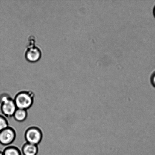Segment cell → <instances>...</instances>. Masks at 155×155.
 I'll return each mask as SVG.
<instances>
[{"instance_id": "obj_12", "label": "cell", "mask_w": 155, "mask_h": 155, "mask_svg": "<svg viewBox=\"0 0 155 155\" xmlns=\"http://www.w3.org/2000/svg\"><path fill=\"white\" fill-rule=\"evenodd\" d=\"M154 16L155 17V7H154Z\"/></svg>"}, {"instance_id": "obj_2", "label": "cell", "mask_w": 155, "mask_h": 155, "mask_svg": "<svg viewBox=\"0 0 155 155\" xmlns=\"http://www.w3.org/2000/svg\"><path fill=\"white\" fill-rule=\"evenodd\" d=\"M34 94L31 91H22L18 93L14 100L18 109L27 110L34 102Z\"/></svg>"}, {"instance_id": "obj_4", "label": "cell", "mask_w": 155, "mask_h": 155, "mask_svg": "<svg viewBox=\"0 0 155 155\" xmlns=\"http://www.w3.org/2000/svg\"><path fill=\"white\" fill-rule=\"evenodd\" d=\"M24 137L26 142L38 145L43 137V134L39 127L35 126L29 127L25 131Z\"/></svg>"}, {"instance_id": "obj_3", "label": "cell", "mask_w": 155, "mask_h": 155, "mask_svg": "<svg viewBox=\"0 0 155 155\" xmlns=\"http://www.w3.org/2000/svg\"><path fill=\"white\" fill-rule=\"evenodd\" d=\"M1 110L2 113L6 118L12 117L17 109L14 99H12L5 92L0 98Z\"/></svg>"}, {"instance_id": "obj_11", "label": "cell", "mask_w": 155, "mask_h": 155, "mask_svg": "<svg viewBox=\"0 0 155 155\" xmlns=\"http://www.w3.org/2000/svg\"><path fill=\"white\" fill-rule=\"evenodd\" d=\"M0 155H4L2 151H0Z\"/></svg>"}, {"instance_id": "obj_7", "label": "cell", "mask_w": 155, "mask_h": 155, "mask_svg": "<svg viewBox=\"0 0 155 155\" xmlns=\"http://www.w3.org/2000/svg\"><path fill=\"white\" fill-rule=\"evenodd\" d=\"M27 110L17 108L14 114L13 117L15 120L18 122H22L27 119Z\"/></svg>"}, {"instance_id": "obj_6", "label": "cell", "mask_w": 155, "mask_h": 155, "mask_svg": "<svg viewBox=\"0 0 155 155\" xmlns=\"http://www.w3.org/2000/svg\"><path fill=\"white\" fill-rule=\"evenodd\" d=\"M38 152V145L27 142L23 145L21 149V153L23 155H37Z\"/></svg>"}, {"instance_id": "obj_10", "label": "cell", "mask_w": 155, "mask_h": 155, "mask_svg": "<svg viewBox=\"0 0 155 155\" xmlns=\"http://www.w3.org/2000/svg\"><path fill=\"white\" fill-rule=\"evenodd\" d=\"M151 83L153 86L155 87V72L153 74L151 78Z\"/></svg>"}, {"instance_id": "obj_5", "label": "cell", "mask_w": 155, "mask_h": 155, "mask_svg": "<svg viewBox=\"0 0 155 155\" xmlns=\"http://www.w3.org/2000/svg\"><path fill=\"white\" fill-rule=\"evenodd\" d=\"M15 130L10 127L0 132V144L4 147L12 145L16 137Z\"/></svg>"}, {"instance_id": "obj_1", "label": "cell", "mask_w": 155, "mask_h": 155, "mask_svg": "<svg viewBox=\"0 0 155 155\" xmlns=\"http://www.w3.org/2000/svg\"><path fill=\"white\" fill-rule=\"evenodd\" d=\"M28 45L25 53V60L29 63H37L41 58V50L35 45L36 40L34 36H30L28 38Z\"/></svg>"}, {"instance_id": "obj_9", "label": "cell", "mask_w": 155, "mask_h": 155, "mask_svg": "<svg viewBox=\"0 0 155 155\" xmlns=\"http://www.w3.org/2000/svg\"><path fill=\"white\" fill-rule=\"evenodd\" d=\"M9 127L8 120L4 115H0V132Z\"/></svg>"}, {"instance_id": "obj_8", "label": "cell", "mask_w": 155, "mask_h": 155, "mask_svg": "<svg viewBox=\"0 0 155 155\" xmlns=\"http://www.w3.org/2000/svg\"><path fill=\"white\" fill-rule=\"evenodd\" d=\"M3 153L4 155H22L19 149L11 145L6 147L3 150Z\"/></svg>"}]
</instances>
